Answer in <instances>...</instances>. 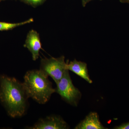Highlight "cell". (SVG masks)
Returning <instances> with one entry per match:
<instances>
[{
    "mask_svg": "<svg viewBox=\"0 0 129 129\" xmlns=\"http://www.w3.org/2000/svg\"><path fill=\"white\" fill-rule=\"evenodd\" d=\"M24 46L30 52L33 60L36 61L38 59L40 56V50L42 48L39 34L33 29L30 30L27 35Z\"/></svg>",
    "mask_w": 129,
    "mask_h": 129,
    "instance_id": "6",
    "label": "cell"
},
{
    "mask_svg": "<svg viewBox=\"0 0 129 129\" xmlns=\"http://www.w3.org/2000/svg\"><path fill=\"white\" fill-rule=\"evenodd\" d=\"M67 68L68 70L72 71L90 84L92 83L88 74L87 64L85 62L77 61L75 59L69 63L68 62Z\"/></svg>",
    "mask_w": 129,
    "mask_h": 129,
    "instance_id": "8",
    "label": "cell"
},
{
    "mask_svg": "<svg viewBox=\"0 0 129 129\" xmlns=\"http://www.w3.org/2000/svg\"><path fill=\"white\" fill-rule=\"evenodd\" d=\"M91 1H92V0H81L82 5H83V7H85L86 4ZM100 1H101V0H100Z\"/></svg>",
    "mask_w": 129,
    "mask_h": 129,
    "instance_id": "12",
    "label": "cell"
},
{
    "mask_svg": "<svg viewBox=\"0 0 129 129\" xmlns=\"http://www.w3.org/2000/svg\"><path fill=\"white\" fill-rule=\"evenodd\" d=\"M23 83L28 98H31L40 104H45L52 94L56 92L48 76L40 70H34L26 72Z\"/></svg>",
    "mask_w": 129,
    "mask_h": 129,
    "instance_id": "2",
    "label": "cell"
},
{
    "mask_svg": "<svg viewBox=\"0 0 129 129\" xmlns=\"http://www.w3.org/2000/svg\"><path fill=\"white\" fill-rule=\"evenodd\" d=\"M119 1L121 3H127L129 4V0H120Z\"/></svg>",
    "mask_w": 129,
    "mask_h": 129,
    "instance_id": "13",
    "label": "cell"
},
{
    "mask_svg": "<svg viewBox=\"0 0 129 129\" xmlns=\"http://www.w3.org/2000/svg\"><path fill=\"white\" fill-rule=\"evenodd\" d=\"M28 98L23 83L13 77L0 76V101L9 116H22L27 107Z\"/></svg>",
    "mask_w": 129,
    "mask_h": 129,
    "instance_id": "1",
    "label": "cell"
},
{
    "mask_svg": "<svg viewBox=\"0 0 129 129\" xmlns=\"http://www.w3.org/2000/svg\"><path fill=\"white\" fill-rule=\"evenodd\" d=\"M113 129H129V122L123 123L119 126H115Z\"/></svg>",
    "mask_w": 129,
    "mask_h": 129,
    "instance_id": "11",
    "label": "cell"
},
{
    "mask_svg": "<svg viewBox=\"0 0 129 129\" xmlns=\"http://www.w3.org/2000/svg\"><path fill=\"white\" fill-rule=\"evenodd\" d=\"M34 19L30 18L27 21L18 23H11L6 22H0V31L11 30L16 27L30 23L34 22Z\"/></svg>",
    "mask_w": 129,
    "mask_h": 129,
    "instance_id": "9",
    "label": "cell"
},
{
    "mask_svg": "<svg viewBox=\"0 0 129 129\" xmlns=\"http://www.w3.org/2000/svg\"><path fill=\"white\" fill-rule=\"evenodd\" d=\"M56 92L60 95L63 100L68 104L76 107L81 99V94L79 90L73 84L69 73L67 70L62 78L56 84Z\"/></svg>",
    "mask_w": 129,
    "mask_h": 129,
    "instance_id": "3",
    "label": "cell"
},
{
    "mask_svg": "<svg viewBox=\"0 0 129 129\" xmlns=\"http://www.w3.org/2000/svg\"><path fill=\"white\" fill-rule=\"evenodd\" d=\"M69 126L60 116L53 115L40 119L32 127L31 129H67Z\"/></svg>",
    "mask_w": 129,
    "mask_h": 129,
    "instance_id": "5",
    "label": "cell"
},
{
    "mask_svg": "<svg viewBox=\"0 0 129 129\" xmlns=\"http://www.w3.org/2000/svg\"><path fill=\"white\" fill-rule=\"evenodd\" d=\"M6 1V0H0V2H1L3 1Z\"/></svg>",
    "mask_w": 129,
    "mask_h": 129,
    "instance_id": "14",
    "label": "cell"
},
{
    "mask_svg": "<svg viewBox=\"0 0 129 129\" xmlns=\"http://www.w3.org/2000/svg\"><path fill=\"white\" fill-rule=\"evenodd\" d=\"M25 4L36 7L44 4L46 0H20Z\"/></svg>",
    "mask_w": 129,
    "mask_h": 129,
    "instance_id": "10",
    "label": "cell"
},
{
    "mask_svg": "<svg viewBox=\"0 0 129 129\" xmlns=\"http://www.w3.org/2000/svg\"><path fill=\"white\" fill-rule=\"evenodd\" d=\"M64 58L63 56L58 58H42L40 70L47 76L51 77L56 84L68 70L67 65L68 61L65 62Z\"/></svg>",
    "mask_w": 129,
    "mask_h": 129,
    "instance_id": "4",
    "label": "cell"
},
{
    "mask_svg": "<svg viewBox=\"0 0 129 129\" xmlns=\"http://www.w3.org/2000/svg\"><path fill=\"white\" fill-rule=\"evenodd\" d=\"M75 129H105L99 120V115L95 112H91L84 120L81 121L74 128Z\"/></svg>",
    "mask_w": 129,
    "mask_h": 129,
    "instance_id": "7",
    "label": "cell"
}]
</instances>
